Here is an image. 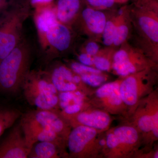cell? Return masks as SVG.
Here are the masks:
<instances>
[{
	"label": "cell",
	"mask_w": 158,
	"mask_h": 158,
	"mask_svg": "<svg viewBox=\"0 0 158 158\" xmlns=\"http://www.w3.org/2000/svg\"><path fill=\"white\" fill-rule=\"evenodd\" d=\"M102 156L107 158L137 157L143 146L138 130L129 123L106 131Z\"/></svg>",
	"instance_id": "6da1fadb"
},
{
	"label": "cell",
	"mask_w": 158,
	"mask_h": 158,
	"mask_svg": "<svg viewBox=\"0 0 158 158\" xmlns=\"http://www.w3.org/2000/svg\"><path fill=\"white\" fill-rule=\"evenodd\" d=\"M127 120L141 135L144 149L158 139V94L155 89L140 102Z\"/></svg>",
	"instance_id": "7a4b0ae2"
},
{
	"label": "cell",
	"mask_w": 158,
	"mask_h": 158,
	"mask_svg": "<svg viewBox=\"0 0 158 158\" xmlns=\"http://www.w3.org/2000/svg\"><path fill=\"white\" fill-rule=\"evenodd\" d=\"M153 69H146L122 79L119 90L127 108V119L141 100L155 90L157 76Z\"/></svg>",
	"instance_id": "3957f363"
},
{
	"label": "cell",
	"mask_w": 158,
	"mask_h": 158,
	"mask_svg": "<svg viewBox=\"0 0 158 158\" xmlns=\"http://www.w3.org/2000/svg\"><path fill=\"white\" fill-rule=\"evenodd\" d=\"M102 132L93 128L78 126L72 128L67 138L68 157L76 158H100L102 156L104 138Z\"/></svg>",
	"instance_id": "277c9868"
},
{
	"label": "cell",
	"mask_w": 158,
	"mask_h": 158,
	"mask_svg": "<svg viewBox=\"0 0 158 158\" xmlns=\"http://www.w3.org/2000/svg\"><path fill=\"white\" fill-rule=\"evenodd\" d=\"M27 60L18 48L13 51L0 63V91L14 93L22 88L26 75Z\"/></svg>",
	"instance_id": "5b68a950"
},
{
	"label": "cell",
	"mask_w": 158,
	"mask_h": 158,
	"mask_svg": "<svg viewBox=\"0 0 158 158\" xmlns=\"http://www.w3.org/2000/svg\"><path fill=\"white\" fill-rule=\"evenodd\" d=\"M122 79L105 83L92 93L90 103L110 115H119L127 119V108L122 98L119 86Z\"/></svg>",
	"instance_id": "8992f818"
},
{
	"label": "cell",
	"mask_w": 158,
	"mask_h": 158,
	"mask_svg": "<svg viewBox=\"0 0 158 158\" xmlns=\"http://www.w3.org/2000/svg\"><path fill=\"white\" fill-rule=\"evenodd\" d=\"M21 121L38 126L53 131L66 141L71 127L57 110H41L29 111Z\"/></svg>",
	"instance_id": "52a82bcc"
},
{
	"label": "cell",
	"mask_w": 158,
	"mask_h": 158,
	"mask_svg": "<svg viewBox=\"0 0 158 158\" xmlns=\"http://www.w3.org/2000/svg\"><path fill=\"white\" fill-rule=\"evenodd\" d=\"M112 69L114 72L123 77L146 69L153 68V62L144 56L126 48H121L113 56Z\"/></svg>",
	"instance_id": "ba28073f"
},
{
	"label": "cell",
	"mask_w": 158,
	"mask_h": 158,
	"mask_svg": "<svg viewBox=\"0 0 158 158\" xmlns=\"http://www.w3.org/2000/svg\"><path fill=\"white\" fill-rule=\"evenodd\" d=\"M62 116L72 128L84 126L93 128L102 132L109 129L113 121L110 113L93 106L74 115Z\"/></svg>",
	"instance_id": "9c48e42d"
},
{
	"label": "cell",
	"mask_w": 158,
	"mask_h": 158,
	"mask_svg": "<svg viewBox=\"0 0 158 158\" xmlns=\"http://www.w3.org/2000/svg\"><path fill=\"white\" fill-rule=\"evenodd\" d=\"M31 150L19 123L0 144V158H28Z\"/></svg>",
	"instance_id": "30bf717a"
},
{
	"label": "cell",
	"mask_w": 158,
	"mask_h": 158,
	"mask_svg": "<svg viewBox=\"0 0 158 158\" xmlns=\"http://www.w3.org/2000/svg\"><path fill=\"white\" fill-rule=\"evenodd\" d=\"M20 123L26 141L31 149L37 142L46 141L55 143L65 150V147L67 146V141L57 133L35 125L21 121Z\"/></svg>",
	"instance_id": "8fae6325"
},
{
	"label": "cell",
	"mask_w": 158,
	"mask_h": 158,
	"mask_svg": "<svg viewBox=\"0 0 158 158\" xmlns=\"http://www.w3.org/2000/svg\"><path fill=\"white\" fill-rule=\"evenodd\" d=\"M136 16L138 27L144 36L156 45L158 43L157 11L147 8L138 10Z\"/></svg>",
	"instance_id": "7c38bea8"
},
{
	"label": "cell",
	"mask_w": 158,
	"mask_h": 158,
	"mask_svg": "<svg viewBox=\"0 0 158 158\" xmlns=\"http://www.w3.org/2000/svg\"><path fill=\"white\" fill-rule=\"evenodd\" d=\"M45 36L49 44L58 50L65 51L70 45V31L67 27L59 22L52 26Z\"/></svg>",
	"instance_id": "4fadbf2b"
},
{
	"label": "cell",
	"mask_w": 158,
	"mask_h": 158,
	"mask_svg": "<svg viewBox=\"0 0 158 158\" xmlns=\"http://www.w3.org/2000/svg\"><path fill=\"white\" fill-rule=\"evenodd\" d=\"M68 156V154L53 142H38L34 144L28 156L30 158H59Z\"/></svg>",
	"instance_id": "5bb4252c"
},
{
	"label": "cell",
	"mask_w": 158,
	"mask_h": 158,
	"mask_svg": "<svg viewBox=\"0 0 158 158\" xmlns=\"http://www.w3.org/2000/svg\"><path fill=\"white\" fill-rule=\"evenodd\" d=\"M82 17L87 28L94 34H102L107 20L103 12L91 8H86L82 12Z\"/></svg>",
	"instance_id": "9a60e30c"
},
{
	"label": "cell",
	"mask_w": 158,
	"mask_h": 158,
	"mask_svg": "<svg viewBox=\"0 0 158 158\" xmlns=\"http://www.w3.org/2000/svg\"><path fill=\"white\" fill-rule=\"evenodd\" d=\"M80 0H59L56 14L59 21L67 23L71 21L78 12Z\"/></svg>",
	"instance_id": "2e32d148"
},
{
	"label": "cell",
	"mask_w": 158,
	"mask_h": 158,
	"mask_svg": "<svg viewBox=\"0 0 158 158\" xmlns=\"http://www.w3.org/2000/svg\"><path fill=\"white\" fill-rule=\"evenodd\" d=\"M58 22L59 21L56 11L49 8L41 10L36 17L37 29L41 34L44 35L52 26Z\"/></svg>",
	"instance_id": "e0dca14e"
},
{
	"label": "cell",
	"mask_w": 158,
	"mask_h": 158,
	"mask_svg": "<svg viewBox=\"0 0 158 158\" xmlns=\"http://www.w3.org/2000/svg\"><path fill=\"white\" fill-rule=\"evenodd\" d=\"M49 76L59 92L80 90L85 93L78 85L65 80L58 67L55 68Z\"/></svg>",
	"instance_id": "ac0fdd59"
},
{
	"label": "cell",
	"mask_w": 158,
	"mask_h": 158,
	"mask_svg": "<svg viewBox=\"0 0 158 158\" xmlns=\"http://www.w3.org/2000/svg\"><path fill=\"white\" fill-rule=\"evenodd\" d=\"M20 115V112L15 109L0 108V137L14 124Z\"/></svg>",
	"instance_id": "d6986e66"
},
{
	"label": "cell",
	"mask_w": 158,
	"mask_h": 158,
	"mask_svg": "<svg viewBox=\"0 0 158 158\" xmlns=\"http://www.w3.org/2000/svg\"><path fill=\"white\" fill-rule=\"evenodd\" d=\"M16 44L14 35L0 31V59H3L13 51Z\"/></svg>",
	"instance_id": "ffe728a7"
},
{
	"label": "cell",
	"mask_w": 158,
	"mask_h": 158,
	"mask_svg": "<svg viewBox=\"0 0 158 158\" xmlns=\"http://www.w3.org/2000/svg\"><path fill=\"white\" fill-rule=\"evenodd\" d=\"M82 82L92 87H100L107 80V77L102 73H88L80 75Z\"/></svg>",
	"instance_id": "44dd1931"
},
{
	"label": "cell",
	"mask_w": 158,
	"mask_h": 158,
	"mask_svg": "<svg viewBox=\"0 0 158 158\" xmlns=\"http://www.w3.org/2000/svg\"><path fill=\"white\" fill-rule=\"evenodd\" d=\"M117 23L112 20L107 21L103 31V43L106 46L113 45Z\"/></svg>",
	"instance_id": "7402d4cb"
},
{
	"label": "cell",
	"mask_w": 158,
	"mask_h": 158,
	"mask_svg": "<svg viewBox=\"0 0 158 158\" xmlns=\"http://www.w3.org/2000/svg\"><path fill=\"white\" fill-rule=\"evenodd\" d=\"M129 31L128 27L125 23H117L113 45L118 46L123 44L128 36Z\"/></svg>",
	"instance_id": "603a6c76"
},
{
	"label": "cell",
	"mask_w": 158,
	"mask_h": 158,
	"mask_svg": "<svg viewBox=\"0 0 158 158\" xmlns=\"http://www.w3.org/2000/svg\"><path fill=\"white\" fill-rule=\"evenodd\" d=\"M112 62L106 56L99 55L93 56L94 67L101 71H108L112 68Z\"/></svg>",
	"instance_id": "cb8c5ba5"
},
{
	"label": "cell",
	"mask_w": 158,
	"mask_h": 158,
	"mask_svg": "<svg viewBox=\"0 0 158 158\" xmlns=\"http://www.w3.org/2000/svg\"><path fill=\"white\" fill-rule=\"evenodd\" d=\"M71 70L79 75L88 73H102V72L94 67L84 65L80 62H74L71 64Z\"/></svg>",
	"instance_id": "d4e9b609"
},
{
	"label": "cell",
	"mask_w": 158,
	"mask_h": 158,
	"mask_svg": "<svg viewBox=\"0 0 158 158\" xmlns=\"http://www.w3.org/2000/svg\"><path fill=\"white\" fill-rule=\"evenodd\" d=\"M92 7L99 9H107L112 7L115 0H86Z\"/></svg>",
	"instance_id": "484cf974"
},
{
	"label": "cell",
	"mask_w": 158,
	"mask_h": 158,
	"mask_svg": "<svg viewBox=\"0 0 158 158\" xmlns=\"http://www.w3.org/2000/svg\"><path fill=\"white\" fill-rule=\"evenodd\" d=\"M99 52V46L97 43L91 41L85 47V53L92 56H96Z\"/></svg>",
	"instance_id": "4316f807"
},
{
	"label": "cell",
	"mask_w": 158,
	"mask_h": 158,
	"mask_svg": "<svg viewBox=\"0 0 158 158\" xmlns=\"http://www.w3.org/2000/svg\"><path fill=\"white\" fill-rule=\"evenodd\" d=\"M80 63L88 66L93 67V56L86 53H83L79 56Z\"/></svg>",
	"instance_id": "83f0119b"
},
{
	"label": "cell",
	"mask_w": 158,
	"mask_h": 158,
	"mask_svg": "<svg viewBox=\"0 0 158 158\" xmlns=\"http://www.w3.org/2000/svg\"><path fill=\"white\" fill-rule=\"evenodd\" d=\"M46 4H48V3H50L53 0H45Z\"/></svg>",
	"instance_id": "f1b7e54d"
},
{
	"label": "cell",
	"mask_w": 158,
	"mask_h": 158,
	"mask_svg": "<svg viewBox=\"0 0 158 158\" xmlns=\"http://www.w3.org/2000/svg\"><path fill=\"white\" fill-rule=\"evenodd\" d=\"M1 0H0V2H1Z\"/></svg>",
	"instance_id": "f546056e"
}]
</instances>
